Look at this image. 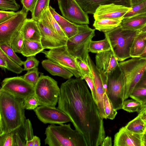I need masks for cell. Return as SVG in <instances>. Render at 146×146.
Returning <instances> with one entry per match:
<instances>
[{"mask_svg":"<svg viewBox=\"0 0 146 146\" xmlns=\"http://www.w3.org/2000/svg\"><path fill=\"white\" fill-rule=\"evenodd\" d=\"M60 89L57 108L69 117L87 146H101L106 137L104 122L86 83L80 78H71Z\"/></svg>","mask_w":146,"mask_h":146,"instance_id":"cell-1","label":"cell"},{"mask_svg":"<svg viewBox=\"0 0 146 146\" xmlns=\"http://www.w3.org/2000/svg\"><path fill=\"white\" fill-rule=\"evenodd\" d=\"M23 99L0 89V136L24 128Z\"/></svg>","mask_w":146,"mask_h":146,"instance_id":"cell-2","label":"cell"},{"mask_svg":"<svg viewBox=\"0 0 146 146\" xmlns=\"http://www.w3.org/2000/svg\"><path fill=\"white\" fill-rule=\"evenodd\" d=\"M45 134V144L49 146H87L80 133L72 129L70 123L51 124L46 128Z\"/></svg>","mask_w":146,"mask_h":146,"instance_id":"cell-3","label":"cell"},{"mask_svg":"<svg viewBox=\"0 0 146 146\" xmlns=\"http://www.w3.org/2000/svg\"><path fill=\"white\" fill-rule=\"evenodd\" d=\"M139 31L123 29L119 25L109 32L104 33L111 50L118 61L131 57L130 51L133 40Z\"/></svg>","mask_w":146,"mask_h":146,"instance_id":"cell-4","label":"cell"},{"mask_svg":"<svg viewBox=\"0 0 146 146\" xmlns=\"http://www.w3.org/2000/svg\"><path fill=\"white\" fill-rule=\"evenodd\" d=\"M132 58L119 63L126 80L124 100L129 97L146 69V59Z\"/></svg>","mask_w":146,"mask_h":146,"instance_id":"cell-5","label":"cell"},{"mask_svg":"<svg viewBox=\"0 0 146 146\" xmlns=\"http://www.w3.org/2000/svg\"><path fill=\"white\" fill-rule=\"evenodd\" d=\"M79 31L77 34L68 39L66 45L69 52L74 57L82 58L88 65V48L95 30L88 25H78Z\"/></svg>","mask_w":146,"mask_h":146,"instance_id":"cell-6","label":"cell"},{"mask_svg":"<svg viewBox=\"0 0 146 146\" xmlns=\"http://www.w3.org/2000/svg\"><path fill=\"white\" fill-rule=\"evenodd\" d=\"M60 92V88L56 81L49 76L40 73L34 88V93L38 100L40 106L55 107Z\"/></svg>","mask_w":146,"mask_h":146,"instance_id":"cell-7","label":"cell"},{"mask_svg":"<svg viewBox=\"0 0 146 146\" xmlns=\"http://www.w3.org/2000/svg\"><path fill=\"white\" fill-rule=\"evenodd\" d=\"M126 80L119 65L108 75L106 93L114 108L122 109L124 101Z\"/></svg>","mask_w":146,"mask_h":146,"instance_id":"cell-8","label":"cell"},{"mask_svg":"<svg viewBox=\"0 0 146 146\" xmlns=\"http://www.w3.org/2000/svg\"><path fill=\"white\" fill-rule=\"evenodd\" d=\"M41 52L48 59L69 70L76 78L82 79V76L75 57L68 51L66 45L50 49L48 51L43 50Z\"/></svg>","mask_w":146,"mask_h":146,"instance_id":"cell-9","label":"cell"},{"mask_svg":"<svg viewBox=\"0 0 146 146\" xmlns=\"http://www.w3.org/2000/svg\"><path fill=\"white\" fill-rule=\"evenodd\" d=\"M28 11L23 7L13 17L0 24V43H5L11 46L12 41L20 31L27 18Z\"/></svg>","mask_w":146,"mask_h":146,"instance_id":"cell-10","label":"cell"},{"mask_svg":"<svg viewBox=\"0 0 146 146\" xmlns=\"http://www.w3.org/2000/svg\"><path fill=\"white\" fill-rule=\"evenodd\" d=\"M37 22L41 35V42L44 49H50L66 45L67 40L60 36L53 29L46 10L43 13L41 19Z\"/></svg>","mask_w":146,"mask_h":146,"instance_id":"cell-11","label":"cell"},{"mask_svg":"<svg viewBox=\"0 0 146 146\" xmlns=\"http://www.w3.org/2000/svg\"><path fill=\"white\" fill-rule=\"evenodd\" d=\"M0 88L15 97L24 99L34 94L35 86L22 76L5 78Z\"/></svg>","mask_w":146,"mask_h":146,"instance_id":"cell-12","label":"cell"},{"mask_svg":"<svg viewBox=\"0 0 146 146\" xmlns=\"http://www.w3.org/2000/svg\"><path fill=\"white\" fill-rule=\"evenodd\" d=\"M62 16L77 25L89 24L88 14L81 8L76 0H57Z\"/></svg>","mask_w":146,"mask_h":146,"instance_id":"cell-13","label":"cell"},{"mask_svg":"<svg viewBox=\"0 0 146 146\" xmlns=\"http://www.w3.org/2000/svg\"><path fill=\"white\" fill-rule=\"evenodd\" d=\"M34 111L38 119L44 124L60 125L71 122L67 115L57 108L40 106Z\"/></svg>","mask_w":146,"mask_h":146,"instance_id":"cell-14","label":"cell"},{"mask_svg":"<svg viewBox=\"0 0 146 146\" xmlns=\"http://www.w3.org/2000/svg\"><path fill=\"white\" fill-rule=\"evenodd\" d=\"M88 62L92 73V78L94 84L97 96L96 104L100 117L103 119H107L104 103V95L106 92V87L103 84L100 73L96 65L89 56Z\"/></svg>","mask_w":146,"mask_h":146,"instance_id":"cell-15","label":"cell"},{"mask_svg":"<svg viewBox=\"0 0 146 146\" xmlns=\"http://www.w3.org/2000/svg\"><path fill=\"white\" fill-rule=\"evenodd\" d=\"M131 9V7L114 3L100 5L96 9L93 17L94 20L123 17Z\"/></svg>","mask_w":146,"mask_h":146,"instance_id":"cell-16","label":"cell"},{"mask_svg":"<svg viewBox=\"0 0 146 146\" xmlns=\"http://www.w3.org/2000/svg\"><path fill=\"white\" fill-rule=\"evenodd\" d=\"M96 66L100 75L108 76L118 65V61L111 50L97 54Z\"/></svg>","mask_w":146,"mask_h":146,"instance_id":"cell-17","label":"cell"},{"mask_svg":"<svg viewBox=\"0 0 146 146\" xmlns=\"http://www.w3.org/2000/svg\"><path fill=\"white\" fill-rule=\"evenodd\" d=\"M143 134L133 133L125 127L114 135V146H142Z\"/></svg>","mask_w":146,"mask_h":146,"instance_id":"cell-18","label":"cell"},{"mask_svg":"<svg viewBox=\"0 0 146 146\" xmlns=\"http://www.w3.org/2000/svg\"><path fill=\"white\" fill-rule=\"evenodd\" d=\"M86 13L94 14L100 5L114 3L131 7L130 0H76Z\"/></svg>","mask_w":146,"mask_h":146,"instance_id":"cell-19","label":"cell"},{"mask_svg":"<svg viewBox=\"0 0 146 146\" xmlns=\"http://www.w3.org/2000/svg\"><path fill=\"white\" fill-rule=\"evenodd\" d=\"M20 31L24 39L41 42L40 30L37 22L33 19L27 18Z\"/></svg>","mask_w":146,"mask_h":146,"instance_id":"cell-20","label":"cell"},{"mask_svg":"<svg viewBox=\"0 0 146 146\" xmlns=\"http://www.w3.org/2000/svg\"><path fill=\"white\" fill-rule=\"evenodd\" d=\"M146 24V13L123 19L119 26L123 29L132 31H139Z\"/></svg>","mask_w":146,"mask_h":146,"instance_id":"cell-21","label":"cell"},{"mask_svg":"<svg viewBox=\"0 0 146 146\" xmlns=\"http://www.w3.org/2000/svg\"><path fill=\"white\" fill-rule=\"evenodd\" d=\"M41 64L43 68L52 75L58 76L67 79L74 76L67 69L48 59L43 60Z\"/></svg>","mask_w":146,"mask_h":146,"instance_id":"cell-22","label":"cell"},{"mask_svg":"<svg viewBox=\"0 0 146 146\" xmlns=\"http://www.w3.org/2000/svg\"><path fill=\"white\" fill-rule=\"evenodd\" d=\"M123 19V17L96 19H95L93 26L95 29L104 33L111 31L119 26Z\"/></svg>","mask_w":146,"mask_h":146,"instance_id":"cell-23","label":"cell"},{"mask_svg":"<svg viewBox=\"0 0 146 146\" xmlns=\"http://www.w3.org/2000/svg\"><path fill=\"white\" fill-rule=\"evenodd\" d=\"M146 46V32H139L135 37L130 49L131 57H139Z\"/></svg>","mask_w":146,"mask_h":146,"instance_id":"cell-24","label":"cell"},{"mask_svg":"<svg viewBox=\"0 0 146 146\" xmlns=\"http://www.w3.org/2000/svg\"><path fill=\"white\" fill-rule=\"evenodd\" d=\"M44 49L40 42L24 39L21 54L27 57L35 56Z\"/></svg>","mask_w":146,"mask_h":146,"instance_id":"cell-25","label":"cell"},{"mask_svg":"<svg viewBox=\"0 0 146 146\" xmlns=\"http://www.w3.org/2000/svg\"><path fill=\"white\" fill-rule=\"evenodd\" d=\"M125 127L133 133L144 134L146 132V120L138 115L129 121Z\"/></svg>","mask_w":146,"mask_h":146,"instance_id":"cell-26","label":"cell"},{"mask_svg":"<svg viewBox=\"0 0 146 146\" xmlns=\"http://www.w3.org/2000/svg\"><path fill=\"white\" fill-rule=\"evenodd\" d=\"M111 50L110 44L107 38L98 41L91 40L88 48L89 52L98 53Z\"/></svg>","mask_w":146,"mask_h":146,"instance_id":"cell-27","label":"cell"},{"mask_svg":"<svg viewBox=\"0 0 146 146\" xmlns=\"http://www.w3.org/2000/svg\"><path fill=\"white\" fill-rule=\"evenodd\" d=\"M50 0H37L32 14V18L37 21L42 16L43 13L49 7Z\"/></svg>","mask_w":146,"mask_h":146,"instance_id":"cell-28","label":"cell"},{"mask_svg":"<svg viewBox=\"0 0 146 146\" xmlns=\"http://www.w3.org/2000/svg\"><path fill=\"white\" fill-rule=\"evenodd\" d=\"M0 49L8 57L16 63L21 66L23 64L24 61H22L17 55L11 46L5 43H0Z\"/></svg>","mask_w":146,"mask_h":146,"instance_id":"cell-29","label":"cell"},{"mask_svg":"<svg viewBox=\"0 0 146 146\" xmlns=\"http://www.w3.org/2000/svg\"><path fill=\"white\" fill-rule=\"evenodd\" d=\"M133 100H124L122 109L129 112H140L142 108V103L140 101Z\"/></svg>","mask_w":146,"mask_h":146,"instance_id":"cell-30","label":"cell"},{"mask_svg":"<svg viewBox=\"0 0 146 146\" xmlns=\"http://www.w3.org/2000/svg\"><path fill=\"white\" fill-rule=\"evenodd\" d=\"M131 7V9L124 15L123 17V19L146 13V0Z\"/></svg>","mask_w":146,"mask_h":146,"instance_id":"cell-31","label":"cell"},{"mask_svg":"<svg viewBox=\"0 0 146 146\" xmlns=\"http://www.w3.org/2000/svg\"><path fill=\"white\" fill-rule=\"evenodd\" d=\"M104 110L107 118L113 120L115 117L117 112L109 99L106 92L104 95Z\"/></svg>","mask_w":146,"mask_h":146,"instance_id":"cell-32","label":"cell"},{"mask_svg":"<svg viewBox=\"0 0 146 146\" xmlns=\"http://www.w3.org/2000/svg\"><path fill=\"white\" fill-rule=\"evenodd\" d=\"M0 57L7 62L8 66L7 69L8 70L18 74H20L24 70L23 68L21 66L8 57L1 49Z\"/></svg>","mask_w":146,"mask_h":146,"instance_id":"cell-33","label":"cell"},{"mask_svg":"<svg viewBox=\"0 0 146 146\" xmlns=\"http://www.w3.org/2000/svg\"><path fill=\"white\" fill-rule=\"evenodd\" d=\"M46 13L50 22L55 32L63 39L67 40L68 38L62 28L56 21L51 14L49 7L46 10Z\"/></svg>","mask_w":146,"mask_h":146,"instance_id":"cell-34","label":"cell"},{"mask_svg":"<svg viewBox=\"0 0 146 146\" xmlns=\"http://www.w3.org/2000/svg\"><path fill=\"white\" fill-rule=\"evenodd\" d=\"M0 146H17L15 131L0 136Z\"/></svg>","mask_w":146,"mask_h":146,"instance_id":"cell-35","label":"cell"},{"mask_svg":"<svg viewBox=\"0 0 146 146\" xmlns=\"http://www.w3.org/2000/svg\"><path fill=\"white\" fill-rule=\"evenodd\" d=\"M24 40L23 36L20 31L13 39L11 46L15 52L21 53Z\"/></svg>","mask_w":146,"mask_h":146,"instance_id":"cell-36","label":"cell"},{"mask_svg":"<svg viewBox=\"0 0 146 146\" xmlns=\"http://www.w3.org/2000/svg\"><path fill=\"white\" fill-rule=\"evenodd\" d=\"M129 97L140 102L143 104L146 102V88L136 87Z\"/></svg>","mask_w":146,"mask_h":146,"instance_id":"cell-37","label":"cell"},{"mask_svg":"<svg viewBox=\"0 0 146 146\" xmlns=\"http://www.w3.org/2000/svg\"><path fill=\"white\" fill-rule=\"evenodd\" d=\"M23 100V105L25 109L34 110L40 106L38 100L35 93Z\"/></svg>","mask_w":146,"mask_h":146,"instance_id":"cell-38","label":"cell"},{"mask_svg":"<svg viewBox=\"0 0 146 146\" xmlns=\"http://www.w3.org/2000/svg\"><path fill=\"white\" fill-rule=\"evenodd\" d=\"M27 72L23 76V78L27 81L35 86L37 83L39 76L40 72L37 67L27 71Z\"/></svg>","mask_w":146,"mask_h":146,"instance_id":"cell-39","label":"cell"},{"mask_svg":"<svg viewBox=\"0 0 146 146\" xmlns=\"http://www.w3.org/2000/svg\"><path fill=\"white\" fill-rule=\"evenodd\" d=\"M20 7L15 0H0V10L16 11Z\"/></svg>","mask_w":146,"mask_h":146,"instance_id":"cell-40","label":"cell"},{"mask_svg":"<svg viewBox=\"0 0 146 146\" xmlns=\"http://www.w3.org/2000/svg\"><path fill=\"white\" fill-rule=\"evenodd\" d=\"M76 62L79 67L82 76V79L83 80L84 76L88 75L92 77L93 74L89 65L81 57H75Z\"/></svg>","mask_w":146,"mask_h":146,"instance_id":"cell-41","label":"cell"},{"mask_svg":"<svg viewBox=\"0 0 146 146\" xmlns=\"http://www.w3.org/2000/svg\"><path fill=\"white\" fill-rule=\"evenodd\" d=\"M49 9L54 18L61 27L68 25L72 23L59 15L51 6H49Z\"/></svg>","mask_w":146,"mask_h":146,"instance_id":"cell-42","label":"cell"},{"mask_svg":"<svg viewBox=\"0 0 146 146\" xmlns=\"http://www.w3.org/2000/svg\"><path fill=\"white\" fill-rule=\"evenodd\" d=\"M61 27L68 39L75 36L78 34L79 31L78 25L73 23Z\"/></svg>","mask_w":146,"mask_h":146,"instance_id":"cell-43","label":"cell"},{"mask_svg":"<svg viewBox=\"0 0 146 146\" xmlns=\"http://www.w3.org/2000/svg\"><path fill=\"white\" fill-rule=\"evenodd\" d=\"M39 63V61L35 56L27 57L26 60L24 62V70L28 71L37 67Z\"/></svg>","mask_w":146,"mask_h":146,"instance_id":"cell-44","label":"cell"},{"mask_svg":"<svg viewBox=\"0 0 146 146\" xmlns=\"http://www.w3.org/2000/svg\"><path fill=\"white\" fill-rule=\"evenodd\" d=\"M24 137L25 141L33 139L34 135L33 129L31 122L29 119H26L24 125Z\"/></svg>","mask_w":146,"mask_h":146,"instance_id":"cell-45","label":"cell"},{"mask_svg":"<svg viewBox=\"0 0 146 146\" xmlns=\"http://www.w3.org/2000/svg\"><path fill=\"white\" fill-rule=\"evenodd\" d=\"M83 80L86 81L88 87L90 90L93 99L96 104L97 96L95 87L92 77L85 75L84 76Z\"/></svg>","mask_w":146,"mask_h":146,"instance_id":"cell-46","label":"cell"},{"mask_svg":"<svg viewBox=\"0 0 146 146\" xmlns=\"http://www.w3.org/2000/svg\"><path fill=\"white\" fill-rule=\"evenodd\" d=\"M17 12L13 11H0V24L4 22L13 17Z\"/></svg>","mask_w":146,"mask_h":146,"instance_id":"cell-47","label":"cell"},{"mask_svg":"<svg viewBox=\"0 0 146 146\" xmlns=\"http://www.w3.org/2000/svg\"><path fill=\"white\" fill-rule=\"evenodd\" d=\"M37 0H21L23 7L33 13Z\"/></svg>","mask_w":146,"mask_h":146,"instance_id":"cell-48","label":"cell"},{"mask_svg":"<svg viewBox=\"0 0 146 146\" xmlns=\"http://www.w3.org/2000/svg\"><path fill=\"white\" fill-rule=\"evenodd\" d=\"M18 130L15 131V141L17 146H26V141H23L21 135L18 131Z\"/></svg>","mask_w":146,"mask_h":146,"instance_id":"cell-49","label":"cell"},{"mask_svg":"<svg viewBox=\"0 0 146 146\" xmlns=\"http://www.w3.org/2000/svg\"><path fill=\"white\" fill-rule=\"evenodd\" d=\"M136 87L146 88V69Z\"/></svg>","mask_w":146,"mask_h":146,"instance_id":"cell-50","label":"cell"},{"mask_svg":"<svg viewBox=\"0 0 146 146\" xmlns=\"http://www.w3.org/2000/svg\"><path fill=\"white\" fill-rule=\"evenodd\" d=\"M112 139L111 137L107 136L104 138L101 145V146H111Z\"/></svg>","mask_w":146,"mask_h":146,"instance_id":"cell-51","label":"cell"},{"mask_svg":"<svg viewBox=\"0 0 146 146\" xmlns=\"http://www.w3.org/2000/svg\"><path fill=\"white\" fill-rule=\"evenodd\" d=\"M138 115L143 119L146 118V102L143 104L141 110L139 112Z\"/></svg>","mask_w":146,"mask_h":146,"instance_id":"cell-52","label":"cell"},{"mask_svg":"<svg viewBox=\"0 0 146 146\" xmlns=\"http://www.w3.org/2000/svg\"><path fill=\"white\" fill-rule=\"evenodd\" d=\"M7 62L4 59L0 57V67L2 69L6 68H7Z\"/></svg>","mask_w":146,"mask_h":146,"instance_id":"cell-53","label":"cell"},{"mask_svg":"<svg viewBox=\"0 0 146 146\" xmlns=\"http://www.w3.org/2000/svg\"><path fill=\"white\" fill-rule=\"evenodd\" d=\"M33 138L34 143L33 146H40L41 143L39 138L36 136H34Z\"/></svg>","mask_w":146,"mask_h":146,"instance_id":"cell-54","label":"cell"},{"mask_svg":"<svg viewBox=\"0 0 146 146\" xmlns=\"http://www.w3.org/2000/svg\"><path fill=\"white\" fill-rule=\"evenodd\" d=\"M145 0H130L131 7Z\"/></svg>","mask_w":146,"mask_h":146,"instance_id":"cell-55","label":"cell"},{"mask_svg":"<svg viewBox=\"0 0 146 146\" xmlns=\"http://www.w3.org/2000/svg\"><path fill=\"white\" fill-rule=\"evenodd\" d=\"M26 146H33L34 143V138L31 140L26 141Z\"/></svg>","mask_w":146,"mask_h":146,"instance_id":"cell-56","label":"cell"},{"mask_svg":"<svg viewBox=\"0 0 146 146\" xmlns=\"http://www.w3.org/2000/svg\"><path fill=\"white\" fill-rule=\"evenodd\" d=\"M142 146H146V134L143 135L142 138Z\"/></svg>","mask_w":146,"mask_h":146,"instance_id":"cell-57","label":"cell"},{"mask_svg":"<svg viewBox=\"0 0 146 146\" xmlns=\"http://www.w3.org/2000/svg\"><path fill=\"white\" fill-rule=\"evenodd\" d=\"M139 57L142 59H146V46L144 50Z\"/></svg>","mask_w":146,"mask_h":146,"instance_id":"cell-58","label":"cell"},{"mask_svg":"<svg viewBox=\"0 0 146 146\" xmlns=\"http://www.w3.org/2000/svg\"><path fill=\"white\" fill-rule=\"evenodd\" d=\"M139 32H146V24L142 29L139 31Z\"/></svg>","mask_w":146,"mask_h":146,"instance_id":"cell-59","label":"cell"},{"mask_svg":"<svg viewBox=\"0 0 146 146\" xmlns=\"http://www.w3.org/2000/svg\"><path fill=\"white\" fill-rule=\"evenodd\" d=\"M144 120H146V119H144Z\"/></svg>","mask_w":146,"mask_h":146,"instance_id":"cell-60","label":"cell"},{"mask_svg":"<svg viewBox=\"0 0 146 146\" xmlns=\"http://www.w3.org/2000/svg\"><path fill=\"white\" fill-rule=\"evenodd\" d=\"M145 134H146V132H145Z\"/></svg>","mask_w":146,"mask_h":146,"instance_id":"cell-61","label":"cell"}]
</instances>
